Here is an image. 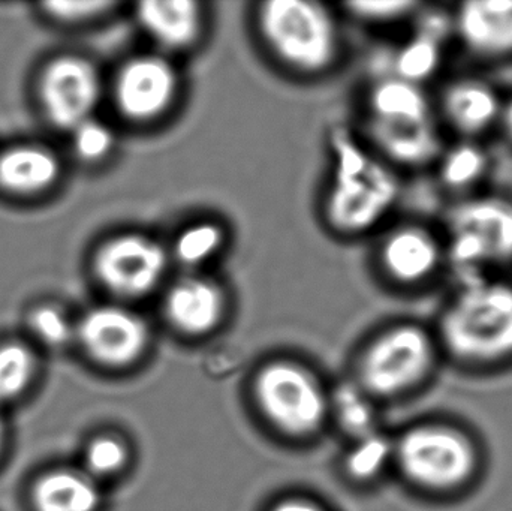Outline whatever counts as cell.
Here are the masks:
<instances>
[{"label":"cell","mask_w":512,"mask_h":511,"mask_svg":"<svg viewBox=\"0 0 512 511\" xmlns=\"http://www.w3.org/2000/svg\"><path fill=\"white\" fill-rule=\"evenodd\" d=\"M114 2H57L48 3L51 14L63 20H89L98 17L116 6Z\"/></svg>","instance_id":"f546056e"},{"label":"cell","mask_w":512,"mask_h":511,"mask_svg":"<svg viewBox=\"0 0 512 511\" xmlns=\"http://www.w3.org/2000/svg\"><path fill=\"white\" fill-rule=\"evenodd\" d=\"M227 297L218 282L198 273H188L168 288L164 315L168 324L185 336L209 335L221 324Z\"/></svg>","instance_id":"ac0fdd59"},{"label":"cell","mask_w":512,"mask_h":511,"mask_svg":"<svg viewBox=\"0 0 512 511\" xmlns=\"http://www.w3.org/2000/svg\"><path fill=\"white\" fill-rule=\"evenodd\" d=\"M33 374V359L21 345L0 348V401L20 395Z\"/></svg>","instance_id":"d4e9b609"},{"label":"cell","mask_w":512,"mask_h":511,"mask_svg":"<svg viewBox=\"0 0 512 511\" xmlns=\"http://www.w3.org/2000/svg\"><path fill=\"white\" fill-rule=\"evenodd\" d=\"M72 131H74L75 152L84 161H102L113 152L116 138L105 123L92 117V119L80 123Z\"/></svg>","instance_id":"83f0119b"},{"label":"cell","mask_w":512,"mask_h":511,"mask_svg":"<svg viewBox=\"0 0 512 511\" xmlns=\"http://www.w3.org/2000/svg\"><path fill=\"white\" fill-rule=\"evenodd\" d=\"M426 3L411 0H387V2H352L346 5L351 15L370 24H394L414 21Z\"/></svg>","instance_id":"484cf974"},{"label":"cell","mask_w":512,"mask_h":511,"mask_svg":"<svg viewBox=\"0 0 512 511\" xmlns=\"http://www.w3.org/2000/svg\"><path fill=\"white\" fill-rule=\"evenodd\" d=\"M324 198L328 225L360 236L384 224L402 197V180L372 149L354 138H337Z\"/></svg>","instance_id":"3957f363"},{"label":"cell","mask_w":512,"mask_h":511,"mask_svg":"<svg viewBox=\"0 0 512 511\" xmlns=\"http://www.w3.org/2000/svg\"><path fill=\"white\" fill-rule=\"evenodd\" d=\"M33 501L38 511H96L101 494L86 474L54 471L39 480Z\"/></svg>","instance_id":"ffe728a7"},{"label":"cell","mask_w":512,"mask_h":511,"mask_svg":"<svg viewBox=\"0 0 512 511\" xmlns=\"http://www.w3.org/2000/svg\"><path fill=\"white\" fill-rule=\"evenodd\" d=\"M135 18L147 38L167 53L194 47L204 29L201 3L192 0H146L138 3Z\"/></svg>","instance_id":"d6986e66"},{"label":"cell","mask_w":512,"mask_h":511,"mask_svg":"<svg viewBox=\"0 0 512 511\" xmlns=\"http://www.w3.org/2000/svg\"><path fill=\"white\" fill-rule=\"evenodd\" d=\"M495 138L504 143V146L512 152V87L504 90Z\"/></svg>","instance_id":"4dcf8cb0"},{"label":"cell","mask_w":512,"mask_h":511,"mask_svg":"<svg viewBox=\"0 0 512 511\" xmlns=\"http://www.w3.org/2000/svg\"><path fill=\"white\" fill-rule=\"evenodd\" d=\"M254 395L268 423L288 437L315 434L327 416V396L318 380L289 360L262 366L255 377Z\"/></svg>","instance_id":"52a82bcc"},{"label":"cell","mask_w":512,"mask_h":511,"mask_svg":"<svg viewBox=\"0 0 512 511\" xmlns=\"http://www.w3.org/2000/svg\"><path fill=\"white\" fill-rule=\"evenodd\" d=\"M225 233L221 225L210 221L194 222L179 231L168 249L171 263H177L189 273H197L224 248Z\"/></svg>","instance_id":"7402d4cb"},{"label":"cell","mask_w":512,"mask_h":511,"mask_svg":"<svg viewBox=\"0 0 512 511\" xmlns=\"http://www.w3.org/2000/svg\"><path fill=\"white\" fill-rule=\"evenodd\" d=\"M394 456L390 440L372 432L357 440L345 459L346 473L358 482H367L381 474L387 462Z\"/></svg>","instance_id":"603a6c76"},{"label":"cell","mask_w":512,"mask_h":511,"mask_svg":"<svg viewBox=\"0 0 512 511\" xmlns=\"http://www.w3.org/2000/svg\"><path fill=\"white\" fill-rule=\"evenodd\" d=\"M453 47L478 68L512 65V0H465L448 5Z\"/></svg>","instance_id":"8fae6325"},{"label":"cell","mask_w":512,"mask_h":511,"mask_svg":"<svg viewBox=\"0 0 512 511\" xmlns=\"http://www.w3.org/2000/svg\"><path fill=\"white\" fill-rule=\"evenodd\" d=\"M256 27L265 47L283 65L303 74H319L336 62L339 26L321 3L270 0L259 5Z\"/></svg>","instance_id":"277c9868"},{"label":"cell","mask_w":512,"mask_h":511,"mask_svg":"<svg viewBox=\"0 0 512 511\" xmlns=\"http://www.w3.org/2000/svg\"><path fill=\"white\" fill-rule=\"evenodd\" d=\"M438 348L435 330L414 320L397 321L382 330L364 351L361 386L381 398L400 395L426 377Z\"/></svg>","instance_id":"8992f818"},{"label":"cell","mask_w":512,"mask_h":511,"mask_svg":"<svg viewBox=\"0 0 512 511\" xmlns=\"http://www.w3.org/2000/svg\"><path fill=\"white\" fill-rule=\"evenodd\" d=\"M101 89L98 71L78 57L57 59L42 77V101L48 117L54 125L71 131L92 119Z\"/></svg>","instance_id":"9a60e30c"},{"label":"cell","mask_w":512,"mask_h":511,"mask_svg":"<svg viewBox=\"0 0 512 511\" xmlns=\"http://www.w3.org/2000/svg\"><path fill=\"white\" fill-rule=\"evenodd\" d=\"M439 125L433 89L396 75L378 78L366 96V129L411 131Z\"/></svg>","instance_id":"2e32d148"},{"label":"cell","mask_w":512,"mask_h":511,"mask_svg":"<svg viewBox=\"0 0 512 511\" xmlns=\"http://www.w3.org/2000/svg\"><path fill=\"white\" fill-rule=\"evenodd\" d=\"M179 89V72L165 54H138L117 71L114 104L129 122H155L173 107Z\"/></svg>","instance_id":"7c38bea8"},{"label":"cell","mask_w":512,"mask_h":511,"mask_svg":"<svg viewBox=\"0 0 512 511\" xmlns=\"http://www.w3.org/2000/svg\"><path fill=\"white\" fill-rule=\"evenodd\" d=\"M32 329L39 339L50 345L65 344L71 336V327L66 318L51 308H42L33 314Z\"/></svg>","instance_id":"f1b7e54d"},{"label":"cell","mask_w":512,"mask_h":511,"mask_svg":"<svg viewBox=\"0 0 512 511\" xmlns=\"http://www.w3.org/2000/svg\"><path fill=\"white\" fill-rule=\"evenodd\" d=\"M510 275L512 276V272L510 273Z\"/></svg>","instance_id":"836d02e7"},{"label":"cell","mask_w":512,"mask_h":511,"mask_svg":"<svg viewBox=\"0 0 512 511\" xmlns=\"http://www.w3.org/2000/svg\"><path fill=\"white\" fill-rule=\"evenodd\" d=\"M59 176L56 158L44 150L18 147L0 156V186L17 194L48 188Z\"/></svg>","instance_id":"44dd1931"},{"label":"cell","mask_w":512,"mask_h":511,"mask_svg":"<svg viewBox=\"0 0 512 511\" xmlns=\"http://www.w3.org/2000/svg\"><path fill=\"white\" fill-rule=\"evenodd\" d=\"M2 443H3V425H2V420H0V450H2Z\"/></svg>","instance_id":"d6a6232c"},{"label":"cell","mask_w":512,"mask_h":511,"mask_svg":"<svg viewBox=\"0 0 512 511\" xmlns=\"http://www.w3.org/2000/svg\"><path fill=\"white\" fill-rule=\"evenodd\" d=\"M334 410L343 431L357 440L375 432L372 405L357 387H340L334 395Z\"/></svg>","instance_id":"cb8c5ba5"},{"label":"cell","mask_w":512,"mask_h":511,"mask_svg":"<svg viewBox=\"0 0 512 511\" xmlns=\"http://www.w3.org/2000/svg\"><path fill=\"white\" fill-rule=\"evenodd\" d=\"M504 90L484 72L447 75L433 87L436 116L447 138L492 141Z\"/></svg>","instance_id":"9c48e42d"},{"label":"cell","mask_w":512,"mask_h":511,"mask_svg":"<svg viewBox=\"0 0 512 511\" xmlns=\"http://www.w3.org/2000/svg\"><path fill=\"white\" fill-rule=\"evenodd\" d=\"M411 35L397 47L390 74L433 89L445 77L453 47L448 6L424 5L414 20Z\"/></svg>","instance_id":"5bb4252c"},{"label":"cell","mask_w":512,"mask_h":511,"mask_svg":"<svg viewBox=\"0 0 512 511\" xmlns=\"http://www.w3.org/2000/svg\"><path fill=\"white\" fill-rule=\"evenodd\" d=\"M376 266L400 293L424 294L448 284L447 248L438 221L408 218L391 224L378 242Z\"/></svg>","instance_id":"5b68a950"},{"label":"cell","mask_w":512,"mask_h":511,"mask_svg":"<svg viewBox=\"0 0 512 511\" xmlns=\"http://www.w3.org/2000/svg\"><path fill=\"white\" fill-rule=\"evenodd\" d=\"M128 447L120 438L102 435L95 438L86 449V465L90 473L98 477L113 476L125 468Z\"/></svg>","instance_id":"4316f807"},{"label":"cell","mask_w":512,"mask_h":511,"mask_svg":"<svg viewBox=\"0 0 512 511\" xmlns=\"http://www.w3.org/2000/svg\"><path fill=\"white\" fill-rule=\"evenodd\" d=\"M441 227L450 282L512 272V194L490 186L445 204Z\"/></svg>","instance_id":"7a4b0ae2"},{"label":"cell","mask_w":512,"mask_h":511,"mask_svg":"<svg viewBox=\"0 0 512 511\" xmlns=\"http://www.w3.org/2000/svg\"><path fill=\"white\" fill-rule=\"evenodd\" d=\"M435 330L439 348L471 365L512 357V276L451 282Z\"/></svg>","instance_id":"6da1fadb"},{"label":"cell","mask_w":512,"mask_h":511,"mask_svg":"<svg viewBox=\"0 0 512 511\" xmlns=\"http://www.w3.org/2000/svg\"><path fill=\"white\" fill-rule=\"evenodd\" d=\"M78 338L86 353L99 365L126 368L146 353L150 330L137 312L107 305L84 315L78 326Z\"/></svg>","instance_id":"4fadbf2b"},{"label":"cell","mask_w":512,"mask_h":511,"mask_svg":"<svg viewBox=\"0 0 512 511\" xmlns=\"http://www.w3.org/2000/svg\"><path fill=\"white\" fill-rule=\"evenodd\" d=\"M495 168L490 141L447 138L430 174L439 194L451 203L489 189Z\"/></svg>","instance_id":"e0dca14e"},{"label":"cell","mask_w":512,"mask_h":511,"mask_svg":"<svg viewBox=\"0 0 512 511\" xmlns=\"http://www.w3.org/2000/svg\"><path fill=\"white\" fill-rule=\"evenodd\" d=\"M170 264V252L159 240L132 231L107 240L96 252L93 270L113 296L137 300L159 287Z\"/></svg>","instance_id":"30bf717a"},{"label":"cell","mask_w":512,"mask_h":511,"mask_svg":"<svg viewBox=\"0 0 512 511\" xmlns=\"http://www.w3.org/2000/svg\"><path fill=\"white\" fill-rule=\"evenodd\" d=\"M403 476L429 491H453L469 482L477 470L474 444L456 429L418 426L394 446Z\"/></svg>","instance_id":"ba28073f"},{"label":"cell","mask_w":512,"mask_h":511,"mask_svg":"<svg viewBox=\"0 0 512 511\" xmlns=\"http://www.w3.org/2000/svg\"><path fill=\"white\" fill-rule=\"evenodd\" d=\"M270 511H327L319 504L313 501L304 500V498H288V500L279 501L274 504Z\"/></svg>","instance_id":"1f68e13d"}]
</instances>
